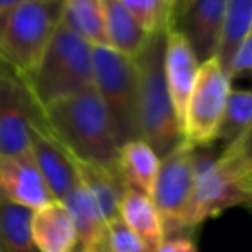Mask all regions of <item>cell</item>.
Instances as JSON below:
<instances>
[{"mask_svg":"<svg viewBox=\"0 0 252 252\" xmlns=\"http://www.w3.org/2000/svg\"><path fill=\"white\" fill-rule=\"evenodd\" d=\"M166 31L168 30L153 33L143 52L134 59L139 79V139L150 144L159 158L168 155L184 141L165 77Z\"/></svg>","mask_w":252,"mask_h":252,"instance_id":"cell-3","label":"cell"},{"mask_svg":"<svg viewBox=\"0 0 252 252\" xmlns=\"http://www.w3.org/2000/svg\"><path fill=\"white\" fill-rule=\"evenodd\" d=\"M252 126V91H230L220 122L216 141L226 144L239 139Z\"/></svg>","mask_w":252,"mask_h":252,"instance_id":"cell-22","label":"cell"},{"mask_svg":"<svg viewBox=\"0 0 252 252\" xmlns=\"http://www.w3.org/2000/svg\"><path fill=\"white\" fill-rule=\"evenodd\" d=\"M41 117L53 139L72 159L117 168L120 146L94 86L52 103L41 110Z\"/></svg>","mask_w":252,"mask_h":252,"instance_id":"cell-1","label":"cell"},{"mask_svg":"<svg viewBox=\"0 0 252 252\" xmlns=\"http://www.w3.org/2000/svg\"><path fill=\"white\" fill-rule=\"evenodd\" d=\"M31 158L53 199L63 201L79 184L76 163L69 153L53 139L43 120L34 124L31 130Z\"/></svg>","mask_w":252,"mask_h":252,"instance_id":"cell-11","label":"cell"},{"mask_svg":"<svg viewBox=\"0 0 252 252\" xmlns=\"http://www.w3.org/2000/svg\"><path fill=\"white\" fill-rule=\"evenodd\" d=\"M246 74H252V30L239 43L230 65V79L246 76Z\"/></svg>","mask_w":252,"mask_h":252,"instance_id":"cell-26","label":"cell"},{"mask_svg":"<svg viewBox=\"0 0 252 252\" xmlns=\"http://www.w3.org/2000/svg\"><path fill=\"white\" fill-rule=\"evenodd\" d=\"M62 0H28L0 16V65L23 77L47 50L60 24Z\"/></svg>","mask_w":252,"mask_h":252,"instance_id":"cell-4","label":"cell"},{"mask_svg":"<svg viewBox=\"0 0 252 252\" xmlns=\"http://www.w3.org/2000/svg\"><path fill=\"white\" fill-rule=\"evenodd\" d=\"M192 156L194 146L182 141L175 150L159 158L158 177L151 199L161 216L166 239L189 235L187 216L194 186Z\"/></svg>","mask_w":252,"mask_h":252,"instance_id":"cell-6","label":"cell"},{"mask_svg":"<svg viewBox=\"0 0 252 252\" xmlns=\"http://www.w3.org/2000/svg\"><path fill=\"white\" fill-rule=\"evenodd\" d=\"M106 41L112 50L136 59L146 47L151 34L124 7L120 0H103Z\"/></svg>","mask_w":252,"mask_h":252,"instance_id":"cell-17","label":"cell"},{"mask_svg":"<svg viewBox=\"0 0 252 252\" xmlns=\"http://www.w3.org/2000/svg\"><path fill=\"white\" fill-rule=\"evenodd\" d=\"M119 213L120 220L126 223L127 228L144 244V247L150 252H155L166 239L161 216L155 202L141 190L126 187L120 199Z\"/></svg>","mask_w":252,"mask_h":252,"instance_id":"cell-15","label":"cell"},{"mask_svg":"<svg viewBox=\"0 0 252 252\" xmlns=\"http://www.w3.org/2000/svg\"><path fill=\"white\" fill-rule=\"evenodd\" d=\"M31 235L40 252H76L74 220L62 201H52L31 215Z\"/></svg>","mask_w":252,"mask_h":252,"instance_id":"cell-14","label":"cell"},{"mask_svg":"<svg viewBox=\"0 0 252 252\" xmlns=\"http://www.w3.org/2000/svg\"><path fill=\"white\" fill-rule=\"evenodd\" d=\"M21 81L40 110L93 88V45L60 23L34 69Z\"/></svg>","mask_w":252,"mask_h":252,"instance_id":"cell-2","label":"cell"},{"mask_svg":"<svg viewBox=\"0 0 252 252\" xmlns=\"http://www.w3.org/2000/svg\"><path fill=\"white\" fill-rule=\"evenodd\" d=\"M41 120V110L21 77L0 69V155L31 158V130Z\"/></svg>","mask_w":252,"mask_h":252,"instance_id":"cell-9","label":"cell"},{"mask_svg":"<svg viewBox=\"0 0 252 252\" xmlns=\"http://www.w3.org/2000/svg\"><path fill=\"white\" fill-rule=\"evenodd\" d=\"M168 2H170V28H172L177 23V19L186 12L190 0H168Z\"/></svg>","mask_w":252,"mask_h":252,"instance_id":"cell-28","label":"cell"},{"mask_svg":"<svg viewBox=\"0 0 252 252\" xmlns=\"http://www.w3.org/2000/svg\"><path fill=\"white\" fill-rule=\"evenodd\" d=\"M120 2L150 34L161 30H170L168 0H120Z\"/></svg>","mask_w":252,"mask_h":252,"instance_id":"cell-23","label":"cell"},{"mask_svg":"<svg viewBox=\"0 0 252 252\" xmlns=\"http://www.w3.org/2000/svg\"><path fill=\"white\" fill-rule=\"evenodd\" d=\"M230 91L232 79L218 60L202 62L182 120V137L187 144L204 148L215 143Z\"/></svg>","mask_w":252,"mask_h":252,"instance_id":"cell-7","label":"cell"},{"mask_svg":"<svg viewBox=\"0 0 252 252\" xmlns=\"http://www.w3.org/2000/svg\"><path fill=\"white\" fill-rule=\"evenodd\" d=\"M60 23L93 47H108L103 0H62Z\"/></svg>","mask_w":252,"mask_h":252,"instance_id":"cell-19","label":"cell"},{"mask_svg":"<svg viewBox=\"0 0 252 252\" xmlns=\"http://www.w3.org/2000/svg\"><path fill=\"white\" fill-rule=\"evenodd\" d=\"M247 208H249V209H252V202H251V204H249V206H247Z\"/></svg>","mask_w":252,"mask_h":252,"instance_id":"cell-31","label":"cell"},{"mask_svg":"<svg viewBox=\"0 0 252 252\" xmlns=\"http://www.w3.org/2000/svg\"><path fill=\"white\" fill-rule=\"evenodd\" d=\"M28 2V0H0V16L5 12H9V10L16 9V7H19L21 3Z\"/></svg>","mask_w":252,"mask_h":252,"instance_id":"cell-30","label":"cell"},{"mask_svg":"<svg viewBox=\"0 0 252 252\" xmlns=\"http://www.w3.org/2000/svg\"><path fill=\"white\" fill-rule=\"evenodd\" d=\"M218 161L235 179L252 170V126L239 139L226 144L223 153L218 156Z\"/></svg>","mask_w":252,"mask_h":252,"instance_id":"cell-24","label":"cell"},{"mask_svg":"<svg viewBox=\"0 0 252 252\" xmlns=\"http://www.w3.org/2000/svg\"><path fill=\"white\" fill-rule=\"evenodd\" d=\"M74 163H76L77 179L81 186L88 190L91 199L98 206L105 221L110 225L117 218H120V199L127 184L124 182L119 168H106V166L76 161V159Z\"/></svg>","mask_w":252,"mask_h":252,"instance_id":"cell-16","label":"cell"},{"mask_svg":"<svg viewBox=\"0 0 252 252\" xmlns=\"http://www.w3.org/2000/svg\"><path fill=\"white\" fill-rule=\"evenodd\" d=\"M108 252H150L120 218L108 225Z\"/></svg>","mask_w":252,"mask_h":252,"instance_id":"cell-25","label":"cell"},{"mask_svg":"<svg viewBox=\"0 0 252 252\" xmlns=\"http://www.w3.org/2000/svg\"><path fill=\"white\" fill-rule=\"evenodd\" d=\"M93 86L106 108L119 146L139 139L136 60L110 47H93Z\"/></svg>","mask_w":252,"mask_h":252,"instance_id":"cell-5","label":"cell"},{"mask_svg":"<svg viewBox=\"0 0 252 252\" xmlns=\"http://www.w3.org/2000/svg\"><path fill=\"white\" fill-rule=\"evenodd\" d=\"M226 0H190L186 12L170 30H177L189 41L199 63L215 59L220 47Z\"/></svg>","mask_w":252,"mask_h":252,"instance_id":"cell-10","label":"cell"},{"mask_svg":"<svg viewBox=\"0 0 252 252\" xmlns=\"http://www.w3.org/2000/svg\"><path fill=\"white\" fill-rule=\"evenodd\" d=\"M117 168L127 187L151 197L159 168V156L143 139H134L119 148Z\"/></svg>","mask_w":252,"mask_h":252,"instance_id":"cell-18","label":"cell"},{"mask_svg":"<svg viewBox=\"0 0 252 252\" xmlns=\"http://www.w3.org/2000/svg\"><path fill=\"white\" fill-rule=\"evenodd\" d=\"M199 60L190 48L189 41L177 30L166 31L165 41V77L168 86L170 100L175 110L177 120L182 129V120L186 115L187 101L192 93L197 72H199Z\"/></svg>","mask_w":252,"mask_h":252,"instance_id":"cell-13","label":"cell"},{"mask_svg":"<svg viewBox=\"0 0 252 252\" xmlns=\"http://www.w3.org/2000/svg\"><path fill=\"white\" fill-rule=\"evenodd\" d=\"M239 182V187L242 189V192L247 196V202H246V208L252 202V170H249L247 173H244L242 177L237 179Z\"/></svg>","mask_w":252,"mask_h":252,"instance_id":"cell-29","label":"cell"},{"mask_svg":"<svg viewBox=\"0 0 252 252\" xmlns=\"http://www.w3.org/2000/svg\"><path fill=\"white\" fill-rule=\"evenodd\" d=\"M252 30V0H226V14L223 23L220 47L215 59L230 76L233 53L239 43Z\"/></svg>","mask_w":252,"mask_h":252,"instance_id":"cell-20","label":"cell"},{"mask_svg":"<svg viewBox=\"0 0 252 252\" xmlns=\"http://www.w3.org/2000/svg\"><path fill=\"white\" fill-rule=\"evenodd\" d=\"M33 211L16 204H0V252H40L31 235Z\"/></svg>","mask_w":252,"mask_h":252,"instance_id":"cell-21","label":"cell"},{"mask_svg":"<svg viewBox=\"0 0 252 252\" xmlns=\"http://www.w3.org/2000/svg\"><path fill=\"white\" fill-rule=\"evenodd\" d=\"M155 252H199L196 242L189 235H179L165 239Z\"/></svg>","mask_w":252,"mask_h":252,"instance_id":"cell-27","label":"cell"},{"mask_svg":"<svg viewBox=\"0 0 252 252\" xmlns=\"http://www.w3.org/2000/svg\"><path fill=\"white\" fill-rule=\"evenodd\" d=\"M192 166L194 186L187 216L189 235L213 216L233 206H246L247 202V196L239 187L237 179L220 165L218 156L194 148Z\"/></svg>","mask_w":252,"mask_h":252,"instance_id":"cell-8","label":"cell"},{"mask_svg":"<svg viewBox=\"0 0 252 252\" xmlns=\"http://www.w3.org/2000/svg\"><path fill=\"white\" fill-rule=\"evenodd\" d=\"M55 201L33 158L0 155V204H16L31 211Z\"/></svg>","mask_w":252,"mask_h":252,"instance_id":"cell-12","label":"cell"}]
</instances>
